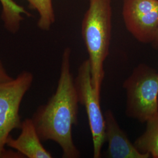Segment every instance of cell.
<instances>
[{"label": "cell", "mask_w": 158, "mask_h": 158, "mask_svg": "<svg viewBox=\"0 0 158 158\" xmlns=\"http://www.w3.org/2000/svg\"><path fill=\"white\" fill-rule=\"evenodd\" d=\"M71 49L63 53L60 76L55 93L32 116L42 141H52L62 150V158H77L80 152L72 136L73 125L77 124L79 99L70 68Z\"/></svg>", "instance_id": "1"}, {"label": "cell", "mask_w": 158, "mask_h": 158, "mask_svg": "<svg viewBox=\"0 0 158 158\" xmlns=\"http://www.w3.org/2000/svg\"><path fill=\"white\" fill-rule=\"evenodd\" d=\"M0 2L2 6L1 17L6 29L12 34L17 33L23 20L22 14L30 16V13L13 0H0Z\"/></svg>", "instance_id": "10"}, {"label": "cell", "mask_w": 158, "mask_h": 158, "mask_svg": "<svg viewBox=\"0 0 158 158\" xmlns=\"http://www.w3.org/2000/svg\"><path fill=\"white\" fill-rule=\"evenodd\" d=\"M105 138L108 142L107 157L110 158H148L151 155L141 152L132 143L122 130L111 110L104 113Z\"/></svg>", "instance_id": "7"}, {"label": "cell", "mask_w": 158, "mask_h": 158, "mask_svg": "<svg viewBox=\"0 0 158 158\" xmlns=\"http://www.w3.org/2000/svg\"><path fill=\"white\" fill-rule=\"evenodd\" d=\"M79 103L85 107L93 143V157L100 158L102 147L106 142L105 118L100 106V93L92 83L90 64L89 59L79 66L74 79Z\"/></svg>", "instance_id": "5"}, {"label": "cell", "mask_w": 158, "mask_h": 158, "mask_svg": "<svg viewBox=\"0 0 158 158\" xmlns=\"http://www.w3.org/2000/svg\"><path fill=\"white\" fill-rule=\"evenodd\" d=\"M14 78L8 73L6 68L0 60V83H4L11 80Z\"/></svg>", "instance_id": "12"}, {"label": "cell", "mask_w": 158, "mask_h": 158, "mask_svg": "<svg viewBox=\"0 0 158 158\" xmlns=\"http://www.w3.org/2000/svg\"><path fill=\"white\" fill-rule=\"evenodd\" d=\"M27 1L30 7L36 10L40 14L38 27L44 31L49 30L55 21L52 0H27Z\"/></svg>", "instance_id": "11"}, {"label": "cell", "mask_w": 158, "mask_h": 158, "mask_svg": "<svg viewBox=\"0 0 158 158\" xmlns=\"http://www.w3.org/2000/svg\"><path fill=\"white\" fill-rule=\"evenodd\" d=\"M146 123L145 131L136 139L134 145L141 152L148 153L153 158H158V114Z\"/></svg>", "instance_id": "9"}, {"label": "cell", "mask_w": 158, "mask_h": 158, "mask_svg": "<svg viewBox=\"0 0 158 158\" xmlns=\"http://www.w3.org/2000/svg\"><path fill=\"white\" fill-rule=\"evenodd\" d=\"M111 18V0H89L81 33L89 54L92 83L99 93L104 78V63L109 54Z\"/></svg>", "instance_id": "2"}, {"label": "cell", "mask_w": 158, "mask_h": 158, "mask_svg": "<svg viewBox=\"0 0 158 158\" xmlns=\"http://www.w3.org/2000/svg\"><path fill=\"white\" fill-rule=\"evenodd\" d=\"M151 44L155 49H158V29Z\"/></svg>", "instance_id": "13"}, {"label": "cell", "mask_w": 158, "mask_h": 158, "mask_svg": "<svg viewBox=\"0 0 158 158\" xmlns=\"http://www.w3.org/2000/svg\"><path fill=\"white\" fill-rule=\"evenodd\" d=\"M21 132L17 138L8 136L6 145L21 153L25 158H52L51 153L44 147L32 118L22 122Z\"/></svg>", "instance_id": "8"}, {"label": "cell", "mask_w": 158, "mask_h": 158, "mask_svg": "<svg viewBox=\"0 0 158 158\" xmlns=\"http://www.w3.org/2000/svg\"><path fill=\"white\" fill-rule=\"evenodd\" d=\"M33 81V74L24 70L11 80L0 83V158H6V142L12 131L21 130L19 108Z\"/></svg>", "instance_id": "4"}, {"label": "cell", "mask_w": 158, "mask_h": 158, "mask_svg": "<svg viewBox=\"0 0 158 158\" xmlns=\"http://www.w3.org/2000/svg\"><path fill=\"white\" fill-rule=\"evenodd\" d=\"M123 17L136 40L151 44L158 29V0H123Z\"/></svg>", "instance_id": "6"}, {"label": "cell", "mask_w": 158, "mask_h": 158, "mask_svg": "<svg viewBox=\"0 0 158 158\" xmlns=\"http://www.w3.org/2000/svg\"><path fill=\"white\" fill-rule=\"evenodd\" d=\"M126 115L142 123L158 114V72L145 64L136 66L123 84Z\"/></svg>", "instance_id": "3"}]
</instances>
